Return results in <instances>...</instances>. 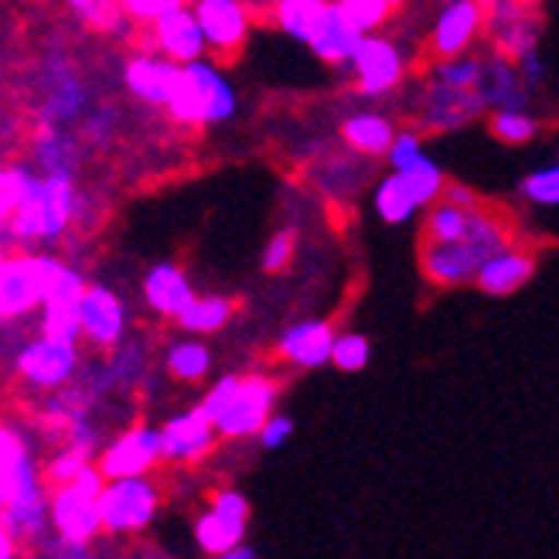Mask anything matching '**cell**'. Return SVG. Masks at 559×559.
Masks as SVG:
<instances>
[{"label":"cell","mask_w":559,"mask_h":559,"mask_svg":"<svg viewBox=\"0 0 559 559\" xmlns=\"http://www.w3.org/2000/svg\"><path fill=\"white\" fill-rule=\"evenodd\" d=\"M403 178L409 181V188H413V194H416V202L424 205V209H430L440 194H443V188H447V175H443V167L433 160V157H427V154H419L406 171H403Z\"/></svg>","instance_id":"cell-37"},{"label":"cell","mask_w":559,"mask_h":559,"mask_svg":"<svg viewBox=\"0 0 559 559\" xmlns=\"http://www.w3.org/2000/svg\"><path fill=\"white\" fill-rule=\"evenodd\" d=\"M424 154V130L419 127H400L393 147L385 154V164L393 167V171H406V167Z\"/></svg>","instance_id":"cell-46"},{"label":"cell","mask_w":559,"mask_h":559,"mask_svg":"<svg viewBox=\"0 0 559 559\" xmlns=\"http://www.w3.org/2000/svg\"><path fill=\"white\" fill-rule=\"evenodd\" d=\"M181 4H199V0H181Z\"/></svg>","instance_id":"cell-57"},{"label":"cell","mask_w":559,"mask_h":559,"mask_svg":"<svg viewBox=\"0 0 559 559\" xmlns=\"http://www.w3.org/2000/svg\"><path fill=\"white\" fill-rule=\"evenodd\" d=\"M481 114H488V106L478 90H454L437 79H427L424 93H419V130L427 133L461 130Z\"/></svg>","instance_id":"cell-12"},{"label":"cell","mask_w":559,"mask_h":559,"mask_svg":"<svg viewBox=\"0 0 559 559\" xmlns=\"http://www.w3.org/2000/svg\"><path fill=\"white\" fill-rule=\"evenodd\" d=\"M276 393H280V389H276V382L270 376H242L239 393L233 396V403L222 409V416L215 419L218 437H226V440L257 437L266 419L273 416Z\"/></svg>","instance_id":"cell-13"},{"label":"cell","mask_w":559,"mask_h":559,"mask_svg":"<svg viewBox=\"0 0 559 559\" xmlns=\"http://www.w3.org/2000/svg\"><path fill=\"white\" fill-rule=\"evenodd\" d=\"M440 199H443V202H451V205H461V209H467V212H474V209H485L481 194L474 191L471 185H464V181H447V188H443Z\"/></svg>","instance_id":"cell-51"},{"label":"cell","mask_w":559,"mask_h":559,"mask_svg":"<svg viewBox=\"0 0 559 559\" xmlns=\"http://www.w3.org/2000/svg\"><path fill=\"white\" fill-rule=\"evenodd\" d=\"M361 38H366V32H361V27L345 14V8L338 4V0H331L321 14V21L314 24L307 48H311V55L318 62H324L331 69H348Z\"/></svg>","instance_id":"cell-17"},{"label":"cell","mask_w":559,"mask_h":559,"mask_svg":"<svg viewBox=\"0 0 559 559\" xmlns=\"http://www.w3.org/2000/svg\"><path fill=\"white\" fill-rule=\"evenodd\" d=\"M536 273V253L525 246H506L501 253L488 257L485 266L478 270V280L474 287L488 297H512L515 290H522Z\"/></svg>","instance_id":"cell-23"},{"label":"cell","mask_w":559,"mask_h":559,"mask_svg":"<svg viewBox=\"0 0 559 559\" xmlns=\"http://www.w3.org/2000/svg\"><path fill=\"white\" fill-rule=\"evenodd\" d=\"M164 369L181 382H202L212 369V352H209V345H202L199 338H194V334H188V338H181L167 348Z\"/></svg>","instance_id":"cell-31"},{"label":"cell","mask_w":559,"mask_h":559,"mask_svg":"<svg viewBox=\"0 0 559 559\" xmlns=\"http://www.w3.org/2000/svg\"><path fill=\"white\" fill-rule=\"evenodd\" d=\"M0 501H4V528L14 536H41L45 528V488L32 447L14 424L0 427Z\"/></svg>","instance_id":"cell-2"},{"label":"cell","mask_w":559,"mask_h":559,"mask_svg":"<svg viewBox=\"0 0 559 559\" xmlns=\"http://www.w3.org/2000/svg\"><path fill=\"white\" fill-rule=\"evenodd\" d=\"M294 249H297V233L294 229H280L266 239L263 253H260V270L263 273H284L294 260Z\"/></svg>","instance_id":"cell-44"},{"label":"cell","mask_w":559,"mask_h":559,"mask_svg":"<svg viewBox=\"0 0 559 559\" xmlns=\"http://www.w3.org/2000/svg\"><path fill=\"white\" fill-rule=\"evenodd\" d=\"M79 133H82V140H90V144H96V147L114 144L117 133H120V114H117V106L93 103V109L79 123Z\"/></svg>","instance_id":"cell-40"},{"label":"cell","mask_w":559,"mask_h":559,"mask_svg":"<svg viewBox=\"0 0 559 559\" xmlns=\"http://www.w3.org/2000/svg\"><path fill=\"white\" fill-rule=\"evenodd\" d=\"M164 114L171 117L178 127H205V103H202V93L194 86L191 72L181 66L175 86H171V96L164 103Z\"/></svg>","instance_id":"cell-34"},{"label":"cell","mask_w":559,"mask_h":559,"mask_svg":"<svg viewBox=\"0 0 559 559\" xmlns=\"http://www.w3.org/2000/svg\"><path fill=\"white\" fill-rule=\"evenodd\" d=\"M79 212V188L75 178L38 175L32 194L0 218V236L4 249H55L75 226Z\"/></svg>","instance_id":"cell-1"},{"label":"cell","mask_w":559,"mask_h":559,"mask_svg":"<svg viewBox=\"0 0 559 559\" xmlns=\"http://www.w3.org/2000/svg\"><path fill=\"white\" fill-rule=\"evenodd\" d=\"M372 205L379 212V218L385 222V226H406V222L424 209L416 202V194L409 188V181L403 178V171H389L376 191H372Z\"/></svg>","instance_id":"cell-29"},{"label":"cell","mask_w":559,"mask_h":559,"mask_svg":"<svg viewBox=\"0 0 559 559\" xmlns=\"http://www.w3.org/2000/svg\"><path fill=\"white\" fill-rule=\"evenodd\" d=\"M485 253L474 246L467 236L454 242H430L419 239V273L430 287L454 290V287H471L478 280V270L485 266Z\"/></svg>","instance_id":"cell-10"},{"label":"cell","mask_w":559,"mask_h":559,"mask_svg":"<svg viewBox=\"0 0 559 559\" xmlns=\"http://www.w3.org/2000/svg\"><path fill=\"white\" fill-rule=\"evenodd\" d=\"M160 437H164V461L191 464V461H202L212 451L218 427L202 406H194L167 419L160 427Z\"/></svg>","instance_id":"cell-19"},{"label":"cell","mask_w":559,"mask_h":559,"mask_svg":"<svg viewBox=\"0 0 559 559\" xmlns=\"http://www.w3.org/2000/svg\"><path fill=\"white\" fill-rule=\"evenodd\" d=\"M38 181V167L32 160H8L0 167V218L11 215Z\"/></svg>","instance_id":"cell-35"},{"label":"cell","mask_w":559,"mask_h":559,"mask_svg":"<svg viewBox=\"0 0 559 559\" xmlns=\"http://www.w3.org/2000/svg\"><path fill=\"white\" fill-rule=\"evenodd\" d=\"M246 525L249 522H239V519H229V515H218L215 509L209 515L199 519V525H194V539H199V546L212 556H226L229 549H236L246 536Z\"/></svg>","instance_id":"cell-33"},{"label":"cell","mask_w":559,"mask_h":559,"mask_svg":"<svg viewBox=\"0 0 559 559\" xmlns=\"http://www.w3.org/2000/svg\"><path fill=\"white\" fill-rule=\"evenodd\" d=\"M157 461H164L160 430L147 427V424H136L106 447L99 457V467L106 478L114 481V478H136V474H147Z\"/></svg>","instance_id":"cell-15"},{"label":"cell","mask_w":559,"mask_h":559,"mask_svg":"<svg viewBox=\"0 0 559 559\" xmlns=\"http://www.w3.org/2000/svg\"><path fill=\"white\" fill-rule=\"evenodd\" d=\"M106 369V379L109 385H120V382H136L140 372H144V355H140L136 345H117L114 348V358H109Z\"/></svg>","instance_id":"cell-45"},{"label":"cell","mask_w":559,"mask_h":559,"mask_svg":"<svg viewBox=\"0 0 559 559\" xmlns=\"http://www.w3.org/2000/svg\"><path fill=\"white\" fill-rule=\"evenodd\" d=\"M485 32H488L485 0H451V4H440L430 24V38H427L430 59L443 62V59L467 55Z\"/></svg>","instance_id":"cell-9"},{"label":"cell","mask_w":559,"mask_h":559,"mask_svg":"<svg viewBox=\"0 0 559 559\" xmlns=\"http://www.w3.org/2000/svg\"><path fill=\"white\" fill-rule=\"evenodd\" d=\"M481 72H485V59L478 55H457V59H443L433 62L430 79L443 82V86H454V90H478L481 86Z\"/></svg>","instance_id":"cell-38"},{"label":"cell","mask_w":559,"mask_h":559,"mask_svg":"<svg viewBox=\"0 0 559 559\" xmlns=\"http://www.w3.org/2000/svg\"><path fill=\"white\" fill-rule=\"evenodd\" d=\"M488 114L491 109H525L528 106V90L525 79L519 72V66L509 59V55L491 51L485 59V72H481V86H478Z\"/></svg>","instance_id":"cell-24"},{"label":"cell","mask_w":559,"mask_h":559,"mask_svg":"<svg viewBox=\"0 0 559 559\" xmlns=\"http://www.w3.org/2000/svg\"><path fill=\"white\" fill-rule=\"evenodd\" d=\"M127 328H130L127 300L114 287L90 284L86 297H82V342L99 352H114L117 345L127 342Z\"/></svg>","instance_id":"cell-14"},{"label":"cell","mask_w":559,"mask_h":559,"mask_svg":"<svg viewBox=\"0 0 559 559\" xmlns=\"http://www.w3.org/2000/svg\"><path fill=\"white\" fill-rule=\"evenodd\" d=\"M93 109V93L69 62V55H48L41 62V99L35 106V123L72 127Z\"/></svg>","instance_id":"cell-3"},{"label":"cell","mask_w":559,"mask_h":559,"mask_svg":"<svg viewBox=\"0 0 559 559\" xmlns=\"http://www.w3.org/2000/svg\"><path fill=\"white\" fill-rule=\"evenodd\" d=\"M120 4L130 14V21L140 27V24H154L164 14H171L175 8H181V0H120Z\"/></svg>","instance_id":"cell-47"},{"label":"cell","mask_w":559,"mask_h":559,"mask_svg":"<svg viewBox=\"0 0 559 559\" xmlns=\"http://www.w3.org/2000/svg\"><path fill=\"white\" fill-rule=\"evenodd\" d=\"M345 151L358 154V157H382L393 147V140L400 133V123L385 114H376V109H366V114H355L348 120H342L338 127Z\"/></svg>","instance_id":"cell-25"},{"label":"cell","mask_w":559,"mask_h":559,"mask_svg":"<svg viewBox=\"0 0 559 559\" xmlns=\"http://www.w3.org/2000/svg\"><path fill=\"white\" fill-rule=\"evenodd\" d=\"M488 130L498 144H509V147H522L528 140H536L543 133V123L536 114L525 109H491L488 114Z\"/></svg>","instance_id":"cell-32"},{"label":"cell","mask_w":559,"mask_h":559,"mask_svg":"<svg viewBox=\"0 0 559 559\" xmlns=\"http://www.w3.org/2000/svg\"><path fill=\"white\" fill-rule=\"evenodd\" d=\"M467 222H471V212H467V209L437 199V202L427 209V218H424V239H430V242H454V239H464Z\"/></svg>","instance_id":"cell-36"},{"label":"cell","mask_w":559,"mask_h":559,"mask_svg":"<svg viewBox=\"0 0 559 559\" xmlns=\"http://www.w3.org/2000/svg\"><path fill=\"white\" fill-rule=\"evenodd\" d=\"M136 45L140 51H157L164 59H171L178 66H191L199 59H209V41L199 17H194L191 4L175 8L171 14H164L154 24H140L136 27Z\"/></svg>","instance_id":"cell-8"},{"label":"cell","mask_w":559,"mask_h":559,"mask_svg":"<svg viewBox=\"0 0 559 559\" xmlns=\"http://www.w3.org/2000/svg\"><path fill=\"white\" fill-rule=\"evenodd\" d=\"M249 4H253L257 11H270V4H273V0H249Z\"/></svg>","instance_id":"cell-54"},{"label":"cell","mask_w":559,"mask_h":559,"mask_svg":"<svg viewBox=\"0 0 559 559\" xmlns=\"http://www.w3.org/2000/svg\"><path fill=\"white\" fill-rule=\"evenodd\" d=\"M191 8L205 32L212 59L215 62L239 59L249 35H253L260 11L249 4V0H199V4H191Z\"/></svg>","instance_id":"cell-7"},{"label":"cell","mask_w":559,"mask_h":559,"mask_svg":"<svg viewBox=\"0 0 559 559\" xmlns=\"http://www.w3.org/2000/svg\"><path fill=\"white\" fill-rule=\"evenodd\" d=\"M99 512H103V528H109V533H136L157 512V488L154 481H147V474L114 478L106 481L99 495Z\"/></svg>","instance_id":"cell-11"},{"label":"cell","mask_w":559,"mask_h":559,"mask_svg":"<svg viewBox=\"0 0 559 559\" xmlns=\"http://www.w3.org/2000/svg\"><path fill=\"white\" fill-rule=\"evenodd\" d=\"M409 72V59L389 35H366L355 51V59L348 66L352 86L366 99H382L389 93H396L403 86V79Z\"/></svg>","instance_id":"cell-6"},{"label":"cell","mask_w":559,"mask_h":559,"mask_svg":"<svg viewBox=\"0 0 559 559\" xmlns=\"http://www.w3.org/2000/svg\"><path fill=\"white\" fill-rule=\"evenodd\" d=\"M522 4H528V8H543L546 0H522Z\"/></svg>","instance_id":"cell-55"},{"label":"cell","mask_w":559,"mask_h":559,"mask_svg":"<svg viewBox=\"0 0 559 559\" xmlns=\"http://www.w3.org/2000/svg\"><path fill=\"white\" fill-rule=\"evenodd\" d=\"M181 66L164 59L157 51H133L123 62V90L144 106H160L171 96V86L178 79Z\"/></svg>","instance_id":"cell-20"},{"label":"cell","mask_w":559,"mask_h":559,"mask_svg":"<svg viewBox=\"0 0 559 559\" xmlns=\"http://www.w3.org/2000/svg\"><path fill=\"white\" fill-rule=\"evenodd\" d=\"M236 314V300L226 294H199L194 297L181 318L175 321L185 334H194V338H205V334H218Z\"/></svg>","instance_id":"cell-27"},{"label":"cell","mask_w":559,"mask_h":559,"mask_svg":"<svg viewBox=\"0 0 559 559\" xmlns=\"http://www.w3.org/2000/svg\"><path fill=\"white\" fill-rule=\"evenodd\" d=\"M82 366V352L79 342H66V338H51V334H35L32 342H24L14 352V372L21 382H27L32 389H41V393H51V389L72 385V379L79 376Z\"/></svg>","instance_id":"cell-4"},{"label":"cell","mask_w":559,"mask_h":559,"mask_svg":"<svg viewBox=\"0 0 559 559\" xmlns=\"http://www.w3.org/2000/svg\"><path fill=\"white\" fill-rule=\"evenodd\" d=\"M515 66H519V72H522V79H525V86H528V90H543V86H546L549 69H546V59H543L539 51L522 55V59H519Z\"/></svg>","instance_id":"cell-50"},{"label":"cell","mask_w":559,"mask_h":559,"mask_svg":"<svg viewBox=\"0 0 559 559\" xmlns=\"http://www.w3.org/2000/svg\"><path fill=\"white\" fill-rule=\"evenodd\" d=\"M45 304V270L41 249H8L0 257V318L4 324H17L35 318Z\"/></svg>","instance_id":"cell-5"},{"label":"cell","mask_w":559,"mask_h":559,"mask_svg":"<svg viewBox=\"0 0 559 559\" xmlns=\"http://www.w3.org/2000/svg\"><path fill=\"white\" fill-rule=\"evenodd\" d=\"M140 297H144L147 311L164 318V321H178L185 307L199 297L191 287L188 273L178 263H154L147 266L144 280H140Z\"/></svg>","instance_id":"cell-21"},{"label":"cell","mask_w":559,"mask_h":559,"mask_svg":"<svg viewBox=\"0 0 559 559\" xmlns=\"http://www.w3.org/2000/svg\"><path fill=\"white\" fill-rule=\"evenodd\" d=\"M222 559H257V552H253V549H249V546H242V543H239L236 549H229V552H226V556H222Z\"/></svg>","instance_id":"cell-53"},{"label":"cell","mask_w":559,"mask_h":559,"mask_svg":"<svg viewBox=\"0 0 559 559\" xmlns=\"http://www.w3.org/2000/svg\"><path fill=\"white\" fill-rule=\"evenodd\" d=\"M86 467H90V451H82V447H75V443H66L62 451L48 461V471L45 474H48V481L59 488V485L75 481Z\"/></svg>","instance_id":"cell-43"},{"label":"cell","mask_w":559,"mask_h":559,"mask_svg":"<svg viewBox=\"0 0 559 559\" xmlns=\"http://www.w3.org/2000/svg\"><path fill=\"white\" fill-rule=\"evenodd\" d=\"M519 194L528 205H539V209H559V160L536 167L533 175H525L519 181Z\"/></svg>","instance_id":"cell-39"},{"label":"cell","mask_w":559,"mask_h":559,"mask_svg":"<svg viewBox=\"0 0 559 559\" xmlns=\"http://www.w3.org/2000/svg\"><path fill=\"white\" fill-rule=\"evenodd\" d=\"M372 358V345L366 334L358 331H342L338 338H334V355H331V366L342 369V372H361L369 366Z\"/></svg>","instance_id":"cell-41"},{"label":"cell","mask_w":559,"mask_h":559,"mask_svg":"<svg viewBox=\"0 0 559 559\" xmlns=\"http://www.w3.org/2000/svg\"><path fill=\"white\" fill-rule=\"evenodd\" d=\"M62 4L72 11L75 21H82L99 35H127L136 27L120 0H62Z\"/></svg>","instance_id":"cell-30"},{"label":"cell","mask_w":559,"mask_h":559,"mask_svg":"<svg viewBox=\"0 0 559 559\" xmlns=\"http://www.w3.org/2000/svg\"><path fill=\"white\" fill-rule=\"evenodd\" d=\"M328 4H331V0H273L266 17H270V24L276 27L280 35L307 45V41H311L314 24L321 21Z\"/></svg>","instance_id":"cell-28"},{"label":"cell","mask_w":559,"mask_h":559,"mask_svg":"<svg viewBox=\"0 0 559 559\" xmlns=\"http://www.w3.org/2000/svg\"><path fill=\"white\" fill-rule=\"evenodd\" d=\"M389 4H393V8H396V11H400V8H403V4H406V0H389Z\"/></svg>","instance_id":"cell-56"},{"label":"cell","mask_w":559,"mask_h":559,"mask_svg":"<svg viewBox=\"0 0 559 559\" xmlns=\"http://www.w3.org/2000/svg\"><path fill=\"white\" fill-rule=\"evenodd\" d=\"M338 4L345 8V14L361 27L366 35H376L382 32V27L393 21L396 8L389 4V0H338Z\"/></svg>","instance_id":"cell-42"},{"label":"cell","mask_w":559,"mask_h":559,"mask_svg":"<svg viewBox=\"0 0 559 559\" xmlns=\"http://www.w3.org/2000/svg\"><path fill=\"white\" fill-rule=\"evenodd\" d=\"M194 79V86L202 93V103H205V127H218V123H229L239 109V96H236V86L226 79V72L218 69L215 59H199L185 66Z\"/></svg>","instance_id":"cell-26"},{"label":"cell","mask_w":559,"mask_h":559,"mask_svg":"<svg viewBox=\"0 0 559 559\" xmlns=\"http://www.w3.org/2000/svg\"><path fill=\"white\" fill-rule=\"evenodd\" d=\"M334 338H338V331H334L331 321L307 318V321H297L280 331L276 355L297 369H321L334 355Z\"/></svg>","instance_id":"cell-18"},{"label":"cell","mask_w":559,"mask_h":559,"mask_svg":"<svg viewBox=\"0 0 559 559\" xmlns=\"http://www.w3.org/2000/svg\"><path fill=\"white\" fill-rule=\"evenodd\" d=\"M51 522L59 528L66 543L86 546L99 528H103V512H99V495L82 488L79 481L59 485L51 495Z\"/></svg>","instance_id":"cell-16"},{"label":"cell","mask_w":559,"mask_h":559,"mask_svg":"<svg viewBox=\"0 0 559 559\" xmlns=\"http://www.w3.org/2000/svg\"><path fill=\"white\" fill-rule=\"evenodd\" d=\"M239 382H242V376H222L215 385H209V393L202 396V409H205L212 419H218L222 409H226V406L233 403V396L239 393Z\"/></svg>","instance_id":"cell-48"},{"label":"cell","mask_w":559,"mask_h":559,"mask_svg":"<svg viewBox=\"0 0 559 559\" xmlns=\"http://www.w3.org/2000/svg\"><path fill=\"white\" fill-rule=\"evenodd\" d=\"M32 164L38 167V175L75 178L79 164H82V133H72V127L35 123V130H32Z\"/></svg>","instance_id":"cell-22"},{"label":"cell","mask_w":559,"mask_h":559,"mask_svg":"<svg viewBox=\"0 0 559 559\" xmlns=\"http://www.w3.org/2000/svg\"><path fill=\"white\" fill-rule=\"evenodd\" d=\"M14 533H11V528H4V533H0V559H11L14 556Z\"/></svg>","instance_id":"cell-52"},{"label":"cell","mask_w":559,"mask_h":559,"mask_svg":"<svg viewBox=\"0 0 559 559\" xmlns=\"http://www.w3.org/2000/svg\"><path fill=\"white\" fill-rule=\"evenodd\" d=\"M260 437V443L266 447V451H276V447H284L290 437H294V419L290 416H280V413H273L266 424H263V430L257 433Z\"/></svg>","instance_id":"cell-49"}]
</instances>
